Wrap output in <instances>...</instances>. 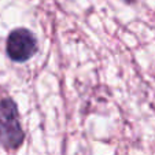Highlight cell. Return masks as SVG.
<instances>
[{
	"label": "cell",
	"mask_w": 155,
	"mask_h": 155,
	"mask_svg": "<svg viewBox=\"0 0 155 155\" xmlns=\"http://www.w3.org/2000/svg\"><path fill=\"white\" fill-rule=\"evenodd\" d=\"M126 2H135V0H126Z\"/></svg>",
	"instance_id": "obj_3"
},
{
	"label": "cell",
	"mask_w": 155,
	"mask_h": 155,
	"mask_svg": "<svg viewBox=\"0 0 155 155\" xmlns=\"http://www.w3.org/2000/svg\"><path fill=\"white\" fill-rule=\"evenodd\" d=\"M7 55L15 62H25L37 50V40L28 29H15L7 38Z\"/></svg>",
	"instance_id": "obj_2"
},
{
	"label": "cell",
	"mask_w": 155,
	"mask_h": 155,
	"mask_svg": "<svg viewBox=\"0 0 155 155\" xmlns=\"http://www.w3.org/2000/svg\"><path fill=\"white\" fill-rule=\"evenodd\" d=\"M24 130L18 121L17 106L11 99L0 102V146L17 148L24 141Z\"/></svg>",
	"instance_id": "obj_1"
}]
</instances>
